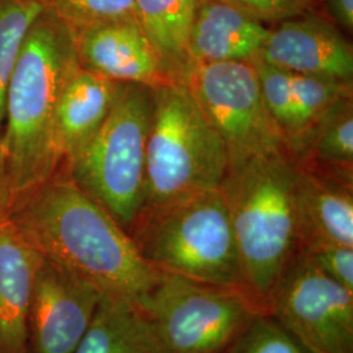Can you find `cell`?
I'll return each instance as SVG.
<instances>
[{
	"instance_id": "1",
	"label": "cell",
	"mask_w": 353,
	"mask_h": 353,
	"mask_svg": "<svg viewBox=\"0 0 353 353\" xmlns=\"http://www.w3.org/2000/svg\"><path fill=\"white\" fill-rule=\"evenodd\" d=\"M14 205L13 224L42 256L103 296L134 305L160 278L126 230L68 174L51 176Z\"/></svg>"
},
{
	"instance_id": "2",
	"label": "cell",
	"mask_w": 353,
	"mask_h": 353,
	"mask_svg": "<svg viewBox=\"0 0 353 353\" xmlns=\"http://www.w3.org/2000/svg\"><path fill=\"white\" fill-rule=\"evenodd\" d=\"M80 67L75 32L43 10L26 34L6 93L0 154L11 205L55 176L61 164L55 112Z\"/></svg>"
},
{
	"instance_id": "3",
	"label": "cell",
	"mask_w": 353,
	"mask_h": 353,
	"mask_svg": "<svg viewBox=\"0 0 353 353\" xmlns=\"http://www.w3.org/2000/svg\"><path fill=\"white\" fill-rule=\"evenodd\" d=\"M220 191L233 228L243 290L263 312L306 248L297 168L288 152L228 169Z\"/></svg>"
},
{
	"instance_id": "4",
	"label": "cell",
	"mask_w": 353,
	"mask_h": 353,
	"mask_svg": "<svg viewBox=\"0 0 353 353\" xmlns=\"http://www.w3.org/2000/svg\"><path fill=\"white\" fill-rule=\"evenodd\" d=\"M130 237L140 256L157 271L245 292L236 239L220 189L144 211Z\"/></svg>"
},
{
	"instance_id": "5",
	"label": "cell",
	"mask_w": 353,
	"mask_h": 353,
	"mask_svg": "<svg viewBox=\"0 0 353 353\" xmlns=\"http://www.w3.org/2000/svg\"><path fill=\"white\" fill-rule=\"evenodd\" d=\"M152 97L140 214L188 195L220 189L229 169L225 144L181 80L152 88Z\"/></svg>"
},
{
	"instance_id": "6",
	"label": "cell",
	"mask_w": 353,
	"mask_h": 353,
	"mask_svg": "<svg viewBox=\"0 0 353 353\" xmlns=\"http://www.w3.org/2000/svg\"><path fill=\"white\" fill-rule=\"evenodd\" d=\"M152 88L125 84L93 138L67 163L76 186L130 234L144 205Z\"/></svg>"
},
{
	"instance_id": "7",
	"label": "cell",
	"mask_w": 353,
	"mask_h": 353,
	"mask_svg": "<svg viewBox=\"0 0 353 353\" xmlns=\"http://www.w3.org/2000/svg\"><path fill=\"white\" fill-rule=\"evenodd\" d=\"M160 272L134 303L152 353H223L265 314L242 290Z\"/></svg>"
},
{
	"instance_id": "8",
	"label": "cell",
	"mask_w": 353,
	"mask_h": 353,
	"mask_svg": "<svg viewBox=\"0 0 353 353\" xmlns=\"http://www.w3.org/2000/svg\"><path fill=\"white\" fill-rule=\"evenodd\" d=\"M181 81L225 144L229 168L288 152L267 112L252 62L191 64Z\"/></svg>"
},
{
	"instance_id": "9",
	"label": "cell",
	"mask_w": 353,
	"mask_h": 353,
	"mask_svg": "<svg viewBox=\"0 0 353 353\" xmlns=\"http://www.w3.org/2000/svg\"><path fill=\"white\" fill-rule=\"evenodd\" d=\"M265 314L309 353H353V292L306 258L272 293Z\"/></svg>"
},
{
	"instance_id": "10",
	"label": "cell",
	"mask_w": 353,
	"mask_h": 353,
	"mask_svg": "<svg viewBox=\"0 0 353 353\" xmlns=\"http://www.w3.org/2000/svg\"><path fill=\"white\" fill-rule=\"evenodd\" d=\"M102 297L93 284L43 258L29 312L36 353H75Z\"/></svg>"
},
{
	"instance_id": "11",
	"label": "cell",
	"mask_w": 353,
	"mask_h": 353,
	"mask_svg": "<svg viewBox=\"0 0 353 353\" xmlns=\"http://www.w3.org/2000/svg\"><path fill=\"white\" fill-rule=\"evenodd\" d=\"M256 59L290 74L353 81L351 38L313 12L271 26Z\"/></svg>"
},
{
	"instance_id": "12",
	"label": "cell",
	"mask_w": 353,
	"mask_h": 353,
	"mask_svg": "<svg viewBox=\"0 0 353 353\" xmlns=\"http://www.w3.org/2000/svg\"><path fill=\"white\" fill-rule=\"evenodd\" d=\"M81 67L121 84L157 88L178 81L138 20H123L75 33Z\"/></svg>"
},
{
	"instance_id": "13",
	"label": "cell",
	"mask_w": 353,
	"mask_h": 353,
	"mask_svg": "<svg viewBox=\"0 0 353 353\" xmlns=\"http://www.w3.org/2000/svg\"><path fill=\"white\" fill-rule=\"evenodd\" d=\"M42 254L11 219L0 221V353H26L29 312Z\"/></svg>"
},
{
	"instance_id": "14",
	"label": "cell",
	"mask_w": 353,
	"mask_h": 353,
	"mask_svg": "<svg viewBox=\"0 0 353 353\" xmlns=\"http://www.w3.org/2000/svg\"><path fill=\"white\" fill-rule=\"evenodd\" d=\"M270 29L224 1L201 0L188 41L190 65L252 62L259 57Z\"/></svg>"
},
{
	"instance_id": "15",
	"label": "cell",
	"mask_w": 353,
	"mask_h": 353,
	"mask_svg": "<svg viewBox=\"0 0 353 353\" xmlns=\"http://www.w3.org/2000/svg\"><path fill=\"white\" fill-rule=\"evenodd\" d=\"M296 168L306 248L314 243L353 248V172Z\"/></svg>"
},
{
	"instance_id": "16",
	"label": "cell",
	"mask_w": 353,
	"mask_h": 353,
	"mask_svg": "<svg viewBox=\"0 0 353 353\" xmlns=\"http://www.w3.org/2000/svg\"><path fill=\"white\" fill-rule=\"evenodd\" d=\"M123 85L84 67L76 71L54 118V148L61 163H68L100 130Z\"/></svg>"
},
{
	"instance_id": "17",
	"label": "cell",
	"mask_w": 353,
	"mask_h": 353,
	"mask_svg": "<svg viewBox=\"0 0 353 353\" xmlns=\"http://www.w3.org/2000/svg\"><path fill=\"white\" fill-rule=\"evenodd\" d=\"M294 164L353 172V96L334 103L287 145Z\"/></svg>"
},
{
	"instance_id": "18",
	"label": "cell",
	"mask_w": 353,
	"mask_h": 353,
	"mask_svg": "<svg viewBox=\"0 0 353 353\" xmlns=\"http://www.w3.org/2000/svg\"><path fill=\"white\" fill-rule=\"evenodd\" d=\"M201 0H135L140 28L178 80L188 71V41Z\"/></svg>"
},
{
	"instance_id": "19",
	"label": "cell",
	"mask_w": 353,
	"mask_h": 353,
	"mask_svg": "<svg viewBox=\"0 0 353 353\" xmlns=\"http://www.w3.org/2000/svg\"><path fill=\"white\" fill-rule=\"evenodd\" d=\"M75 353L152 352L135 306L103 296Z\"/></svg>"
},
{
	"instance_id": "20",
	"label": "cell",
	"mask_w": 353,
	"mask_h": 353,
	"mask_svg": "<svg viewBox=\"0 0 353 353\" xmlns=\"http://www.w3.org/2000/svg\"><path fill=\"white\" fill-rule=\"evenodd\" d=\"M42 11L37 0H0V137L8 83L26 34Z\"/></svg>"
},
{
	"instance_id": "21",
	"label": "cell",
	"mask_w": 353,
	"mask_h": 353,
	"mask_svg": "<svg viewBox=\"0 0 353 353\" xmlns=\"http://www.w3.org/2000/svg\"><path fill=\"white\" fill-rule=\"evenodd\" d=\"M290 89L297 123V134L293 138L296 139L306 127L321 114L325 113L328 108L345 97L353 96V81H341L321 76L290 74Z\"/></svg>"
},
{
	"instance_id": "22",
	"label": "cell",
	"mask_w": 353,
	"mask_h": 353,
	"mask_svg": "<svg viewBox=\"0 0 353 353\" xmlns=\"http://www.w3.org/2000/svg\"><path fill=\"white\" fill-rule=\"evenodd\" d=\"M75 33L123 20H137L135 0H37Z\"/></svg>"
},
{
	"instance_id": "23",
	"label": "cell",
	"mask_w": 353,
	"mask_h": 353,
	"mask_svg": "<svg viewBox=\"0 0 353 353\" xmlns=\"http://www.w3.org/2000/svg\"><path fill=\"white\" fill-rule=\"evenodd\" d=\"M252 63L258 75L267 112L288 144L297 134L294 103L290 89V74L271 64L265 63L261 59H255Z\"/></svg>"
},
{
	"instance_id": "24",
	"label": "cell",
	"mask_w": 353,
	"mask_h": 353,
	"mask_svg": "<svg viewBox=\"0 0 353 353\" xmlns=\"http://www.w3.org/2000/svg\"><path fill=\"white\" fill-rule=\"evenodd\" d=\"M223 353H309L268 316L261 314Z\"/></svg>"
},
{
	"instance_id": "25",
	"label": "cell",
	"mask_w": 353,
	"mask_h": 353,
	"mask_svg": "<svg viewBox=\"0 0 353 353\" xmlns=\"http://www.w3.org/2000/svg\"><path fill=\"white\" fill-rule=\"evenodd\" d=\"M303 256L326 276L353 292V248L314 243L306 248Z\"/></svg>"
},
{
	"instance_id": "26",
	"label": "cell",
	"mask_w": 353,
	"mask_h": 353,
	"mask_svg": "<svg viewBox=\"0 0 353 353\" xmlns=\"http://www.w3.org/2000/svg\"><path fill=\"white\" fill-rule=\"evenodd\" d=\"M268 26L310 12L309 0H220Z\"/></svg>"
},
{
	"instance_id": "27",
	"label": "cell",
	"mask_w": 353,
	"mask_h": 353,
	"mask_svg": "<svg viewBox=\"0 0 353 353\" xmlns=\"http://www.w3.org/2000/svg\"><path fill=\"white\" fill-rule=\"evenodd\" d=\"M310 12L338 28L347 37L353 34V0H316Z\"/></svg>"
},
{
	"instance_id": "28",
	"label": "cell",
	"mask_w": 353,
	"mask_h": 353,
	"mask_svg": "<svg viewBox=\"0 0 353 353\" xmlns=\"http://www.w3.org/2000/svg\"><path fill=\"white\" fill-rule=\"evenodd\" d=\"M10 207H11V199H10V192L7 188V181L4 176L3 161H1V154H0V221L6 219L4 214Z\"/></svg>"
},
{
	"instance_id": "29",
	"label": "cell",
	"mask_w": 353,
	"mask_h": 353,
	"mask_svg": "<svg viewBox=\"0 0 353 353\" xmlns=\"http://www.w3.org/2000/svg\"><path fill=\"white\" fill-rule=\"evenodd\" d=\"M309 1H310V4H313L316 0H309ZM310 10H312V8H310Z\"/></svg>"
}]
</instances>
